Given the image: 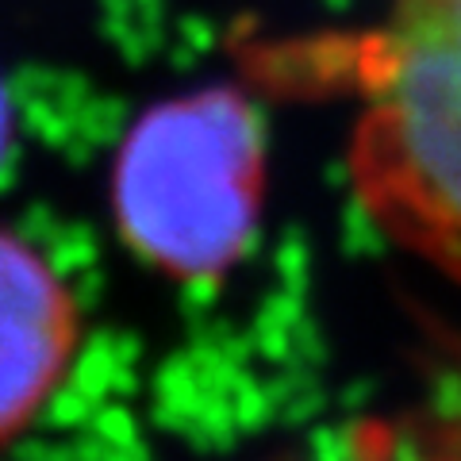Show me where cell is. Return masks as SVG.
<instances>
[{
  "instance_id": "cell-3",
  "label": "cell",
  "mask_w": 461,
  "mask_h": 461,
  "mask_svg": "<svg viewBox=\"0 0 461 461\" xmlns=\"http://www.w3.org/2000/svg\"><path fill=\"white\" fill-rule=\"evenodd\" d=\"M77 300L32 242L0 227V446L27 430L77 354Z\"/></svg>"
},
{
  "instance_id": "cell-1",
  "label": "cell",
  "mask_w": 461,
  "mask_h": 461,
  "mask_svg": "<svg viewBox=\"0 0 461 461\" xmlns=\"http://www.w3.org/2000/svg\"><path fill=\"white\" fill-rule=\"evenodd\" d=\"M357 89L354 200L393 247L461 285V0H388Z\"/></svg>"
},
{
  "instance_id": "cell-4",
  "label": "cell",
  "mask_w": 461,
  "mask_h": 461,
  "mask_svg": "<svg viewBox=\"0 0 461 461\" xmlns=\"http://www.w3.org/2000/svg\"><path fill=\"white\" fill-rule=\"evenodd\" d=\"M354 461H461V435H430V442H400L373 435Z\"/></svg>"
},
{
  "instance_id": "cell-5",
  "label": "cell",
  "mask_w": 461,
  "mask_h": 461,
  "mask_svg": "<svg viewBox=\"0 0 461 461\" xmlns=\"http://www.w3.org/2000/svg\"><path fill=\"white\" fill-rule=\"evenodd\" d=\"M8 150V100H5V89H0V158Z\"/></svg>"
},
{
  "instance_id": "cell-2",
  "label": "cell",
  "mask_w": 461,
  "mask_h": 461,
  "mask_svg": "<svg viewBox=\"0 0 461 461\" xmlns=\"http://www.w3.org/2000/svg\"><path fill=\"white\" fill-rule=\"evenodd\" d=\"M266 204V139L227 85L139 115L115 154L112 212L127 250L173 281H220L247 258Z\"/></svg>"
}]
</instances>
